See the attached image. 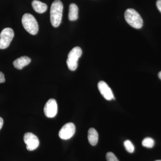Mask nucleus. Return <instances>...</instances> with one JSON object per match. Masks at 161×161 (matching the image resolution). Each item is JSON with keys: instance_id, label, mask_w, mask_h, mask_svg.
<instances>
[{"instance_id": "f257e3e1", "label": "nucleus", "mask_w": 161, "mask_h": 161, "mask_svg": "<svg viewBox=\"0 0 161 161\" xmlns=\"http://www.w3.org/2000/svg\"><path fill=\"white\" fill-rule=\"evenodd\" d=\"M63 10V4L60 0H56L52 3L50 9V20L53 27H58L61 23Z\"/></svg>"}, {"instance_id": "f03ea898", "label": "nucleus", "mask_w": 161, "mask_h": 161, "mask_svg": "<svg viewBox=\"0 0 161 161\" xmlns=\"http://www.w3.org/2000/svg\"><path fill=\"white\" fill-rule=\"evenodd\" d=\"M125 18L127 23L133 28L140 29L142 27L143 21L140 15L135 9H126L125 13Z\"/></svg>"}, {"instance_id": "7ed1b4c3", "label": "nucleus", "mask_w": 161, "mask_h": 161, "mask_svg": "<svg viewBox=\"0 0 161 161\" xmlns=\"http://www.w3.org/2000/svg\"><path fill=\"white\" fill-rule=\"evenodd\" d=\"M22 22L24 28L30 34L35 35L37 34L39 26L36 20L32 15L28 13L23 15Z\"/></svg>"}, {"instance_id": "20e7f679", "label": "nucleus", "mask_w": 161, "mask_h": 161, "mask_svg": "<svg viewBox=\"0 0 161 161\" xmlns=\"http://www.w3.org/2000/svg\"><path fill=\"white\" fill-rule=\"evenodd\" d=\"M82 55V50L79 47H76L70 51L68 55L66 62L69 69L75 71L78 66V59Z\"/></svg>"}, {"instance_id": "39448f33", "label": "nucleus", "mask_w": 161, "mask_h": 161, "mask_svg": "<svg viewBox=\"0 0 161 161\" xmlns=\"http://www.w3.org/2000/svg\"><path fill=\"white\" fill-rule=\"evenodd\" d=\"M14 36V31L11 28L8 27L3 29L0 34V49H6L8 47Z\"/></svg>"}, {"instance_id": "423d86ee", "label": "nucleus", "mask_w": 161, "mask_h": 161, "mask_svg": "<svg viewBox=\"0 0 161 161\" xmlns=\"http://www.w3.org/2000/svg\"><path fill=\"white\" fill-rule=\"evenodd\" d=\"M24 142L26 145V149L29 151L36 150L40 145L39 139L31 132H26L24 134Z\"/></svg>"}, {"instance_id": "0eeeda50", "label": "nucleus", "mask_w": 161, "mask_h": 161, "mask_svg": "<svg viewBox=\"0 0 161 161\" xmlns=\"http://www.w3.org/2000/svg\"><path fill=\"white\" fill-rule=\"evenodd\" d=\"M75 126L72 123H68L64 125L60 129L59 136L63 140H68L73 137L75 134Z\"/></svg>"}, {"instance_id": "6e6552de", "label": "nucleus", "mask_w": 161, "mask_h": 161, "mask_svg": "<svg viewBox=\"0 0 161 161\" xmlns=\"http://www.w3.org/2000/svg\"><path fill=\"white\" fill-rule=\"evenodd\" d=\"M58 104L53 98L47 101L44 107V113L48 118H53L58 113Z\"/></svg>"}, {"instance_id": "1a4fd4ad", "label": "nucleus", "mask_w": 161, "mask_h": 161, "mask_svg": "<svg viewBox=\"0 0 161 161\" xmlns=\"http://www.w3.org/2000/svg\"><path fill=\"white\" fill-rule=\"evenodd\" d=\"M98 87L101 94L106 100H111L114 99V95L112 90L105 81H99Z\"/></svg>"}, {"instance_id": "9d476101", "label": "nucleus", "mask_w": 161, "mask_h": 161, "mask_svg": "<svg viewBox=\"0 0 161 161\" xmlns=\"http://www.w3.org/2000/svg\"><path fill=\"white\" fill-rule=\"evenodd\" d=\"M31 61V59L26 56H23L14 60L13 65L18 69H23L24 67L29 64Z\"/></svg>"}, {"instance_id": "9b49d317", "label": "nucleus", "mask_w": 161, "mask_h": 161, "mask_svg": "<svg viewBox=\"0 0 161 161\" xmlns=\"http://www.w3.org/2000/svg\"><path fill=\"white\" fill-rule=\"evenodd\" d=\"M31 4L35 11L38 13H43L47 10V5L38 0H34L32 2Z\"/></svg>"}, {"instance_id": "f8f14e48", "label": "nucleus", "mask_w": 161, "mask_h": 161, "mask_svg": "<svg viewBox=\"0 0 161 161\" xmlns=\"http://www.w3.org/2000/svg\"><path fill=\"white\" fill-rule=\"evenodd\" d=\"M88 139L90 144L92 146H95L98 143V133L94 128H91L89 130L88 132Z\"/></svg>"}, {"instance_id": "ddd939ff", "label": "nucleus", "mask_w": 161, "mask_h": 161, "mask_svg": "<svg viewBox=\"0 0 161 161\" xmlns=\"http://www.w3.org/2000/svg\"><path fill=\"white\" fill-rule=\"evenodd\" d=\"M78 6L75 3H71L69 5V12L68 18L70 21H73L77 20L78 18Z\"/></svg>"}, {"instance_id": "4468645a", "label": "nucleus", "mask_w": 161, "mask_h": 161, "mask_svg": "<svg viewBox=\"0 0 161 161\" xmlns=\"http://www.w3.org/2000/svg\"><path fill=\"white\" fill-rule=\"evenodd\" d=\"M142 145L143 147L148 148H151L154 145V141L150 137H147L144 139L142 142Z\"/></svg>"}, {"instance_id": "2eb2a0df", "label": "nucleus", "mask_w": 161, "mask_h": 161, "mask_svg": "<svg viewBox=\"0 0 161 161\" xmlns=\"http://www.w3.org/2000/svg\"><path fill=\"white\" fill-rule=\"evenodd\" d=\"M124 146L125 148L128 152L130 153H132L134 151L135 148L133 144L131 142V141L130 140H126L124 142Z\"/></svg>"}, {"instance_id": "dca6fc26", "label": "nucleus", "mask_w": 161, "mask_h": 161, "mask_svg": "<svg viewBox=\"0 0 161 161\" xmlns=\"http://www.w3.org/2000/svg\"><path fill=\"white\" fill-rule=\"evenodd\" d=\"M107 161H119L115 154L112 152H108L106 154Z\"/></svg>"}, {"instance_id": "f3484780", "label": "nucleus", "mask_w": 161, "mask_h": 161, "mask_svg": "<svg viewBox=\"0 0 161 161\" xmlns=\"http://www.w3.org/2000/svg\"><path fill=\"white\" fill-rule=\"evenodd\" d=\"M5 81V78L4 74L0 71V83H3Z\"/></svg>"}, {"instance_id": "a211bd4d", "label": "nucleus", "mask_w": 161, "mask_h": 161, "mask_svg": "<svg viewBox=\"0 0 161 161\" xmlns=\"http://www.w3.org/2000/svg\"><path fill=\"white\" fill-rule=\"evenodd\" d=\"M158 9L161 13V0H158L156 3Z\"/></svg>"}, {"instance_id": "6ab92c4d", "label": "nucleus", "mask_w": 161, "mask_h": 161, "mask_svg": "<svg viewBox=\"0 0 161 161\" xmlns=\"http://www.w3.org/2000/svg\"><path fill=\"white\" fill-rule=\"evenodd\" d=\"M3 119L2 117H0V130L2 129L3 126Z\"/></svg>"}, {"instance_id": "aec40b11", "label": "nucleus", "mask_w": 161, "mask_h": 161, "mask_svg": "<svg viewBox=\"0 0 161 161\" xmlns=\"http://www.w3.org/2000/svg\"><path fill=\"white\" fill-rule=\"evenodd\" d=\"M158 77L161 80V71L158 74Z\"/></svg>"}, {"instance_id": "412c9836", "label": "nucleus", "mask_w": 161, "mask_h": 161, "mask_svg": "<svg viewBox=\"0 0 161 161\" xmlns=\"http://www.w3.org/2000/svg\"><path fill=\"white\" fill-rule=\"evenodd\" d=\"M161 161V160H157V161Z\"/></svg>"}]
</instances>
